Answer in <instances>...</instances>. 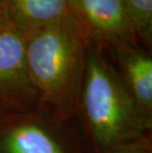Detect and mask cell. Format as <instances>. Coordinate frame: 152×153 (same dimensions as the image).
<instances>
[{"label":"cell","instance_id":"cell-2","mask_svg":"<svg viewBox=\"0 0 152 153\" xmlns=\"http://www.w3.org/2000/svg\"><path fill=\"white\" fill-rule=\"evenodd\" d=\"M83 107L96 140L111 148L139 135L143 122L117 72L98 51L86 54Z\"/></svg>","mask_w":152,"mask_h":153},{"label":"cell","instance_id":"cell-3","mask_svg":"<svg viewBox=\"0 0 152 153\" xmlns=\"http://www.w3.org/2000/svg\"><path fill=\"white\" fill-rule=\"evenodd\" d=\"M69 12L87 38L113 44L130 45L135 35L122 0H67Z\"/></svg>","mask_w":152,"mask_h":153},{"label":"cell","instance_id":"cell-6","mask_svg":"<svg viewBox=\"0 0 152 153\" xmlns=\"http://www.w3.org/2000/svg\"><path fill=\"white\" fill-rule=\"evenodd\" d=\"M138 111L148 118L152 109V58L144 51L122 45L116 47Z\"/></svg>","mask_w":152,"mask_h":153},{"label":"cell","instance_id":"cell-9","mask_svg":"<svg viewBox=\"0 0 152 153\" xmlns=\"http://www.w3.org/2000/svg\"><path fill=\"white\" fill-rule=\"evenodd\" d=\"M10 27L3 0H0V31Z\"/></svg>","mask_w":152,"mask_h":153},{"label":"cell","instance_id":"cell-1","mask_svg":"<svg viewBox=\"0 0 152 153\" xmlns=\"http://www.w3.org/2000/svg\"><path fill=\"white\" fill-rule=\"evenodd\" d=\"M86 38L70 12L29 35L25 59L33 87L53 101L68 94L84 71Z\"/></svg>","mask_w":152,"mask_h":153},{"label":"cell","instance_id":"cell-10","mask_svg":"<svg viewBox=\"0 0 152 153\" xmlns=\"http://www.w3.org/2000/svg\"><path fill=\"white\" fill-rule=\"evenodd\" d=\"M121 153H141L138 151H125V152H121Z\"/></svg>","mask_w":152,"mask_h":153},{"label":"cell","instance_id":"cell-5","mask_svg":"<svg viewBox=\"0 0 152 153\" xmlns=\"http://www.w3.org/2000/svg\"><path fill=\"white\" fill-rule=\"evenodd\" d=\"M10 27L27 38L69 12L67 0H3Z\"/></svg>","mask_w":152,"mask_h":153},{"label":"cell","instance_id":"cell-4","mask_svg":"<svg viewBox=\"0 0 152 153\" xmlns=\"http://www.w3.org/2000/svg\"><path fill=\"white\" fill-rule=\"evenodd\" d=\"M26 37L9 27L0 31V96L19 94L33 86L25 59Z\"/></svg>","mask_w":152,"mask_h":153},{"label":"cell","instance_id":"cell-8","mask_svg":"<svg viewBox=\"0 0 152 153\" xmlns=\"http://www.w3.org/2000/svg\"><path fill=\"white\" fill-rule=\"evenodd\" d=\"M128 20L134 35L144 43L152 41V0H122Z\"/></svg>","mask_w":152,"mask_h":153},{"label":"cell","instance_id":"cell-7","mask_svg":"<svg viewBox=\"0 0 152 153\" xmlns=\"http://www.w3.org/2000/svg\"><path fill=\"white\" fill-rule=\"evenodd\" d=\"M0 148L2 153H65L53 136L33 123L12 128L2 137Z\"/></svg>","mask_w":152,"mask_h":153}]
</instances>
